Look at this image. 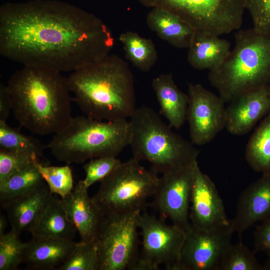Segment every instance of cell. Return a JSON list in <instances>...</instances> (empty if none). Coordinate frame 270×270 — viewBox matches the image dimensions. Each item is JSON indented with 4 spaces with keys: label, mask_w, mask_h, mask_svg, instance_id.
I'll list each match as a JSON object with an SVG mask.
<instances>
[{
    "label": "cell",
    "mask_w": 270,
    "mask_h": 270,
    "mask_svg": "<svg viewBox=\"0 0 270 270\" xmlns=\"http://www.w3.org/2000/svg\"><path fill=\"white\" fill-rule=\"evenodd\" d=\"M77 243L62 238H32L26 242L23 262L30 270H55L66 260Z\"/></svg>",
    "instance_id": "obj_19"
},
{
    "label": "cell",
    "mask_w": 270,
    "mask_h": 270,
    "mask_svg": "<svg viewBox=\"0 0 270 270\" xmlns=\"http://www.w3.org/2000/svg\"><path fill=\"white\" fill-rule=\"evenodd\" d=\"M190 204V223L196 228L212 230L231 224L214 184L201 170L198 161L193 167Z\"/></svg>",
    "instance_id": "obj_14"
},
{
    "label": "cell",
    "mask_w": 270,
    "mask_h": 270,
    "mask_svg": "<svg viewBox=\"0 0 270 270\" xmlns=\"http://www.w3.org/2000/svg\"><path fill=\"white\" fill-rule=\"evenodd\" d=\"M254 252L270 255V216L258 226L254 233Z\"/></svg>",
    "instance_id": "obj_35"
},
{
    "label": "cell",
    "mask_w": 270,
    "mask_h": 270,
    "mask_svg": "<svg viewBox=\"0 0 270 270\" xmlns=\"http://www.w3.org/2000/svg\"><path fill=\"white\" fill-rule=\"evenodd\" d=\"M230 48V42L218 36L196 31L188 48L187 61L194 69L210 71L222 62Z\"/></svg>",
    "instance_id": "obj_23"
},
{
    "label": "cell",
    "mask_w": 270,
    "mask_h": 270,
    "mask_svg": "<svg viewBox=\"0 0 270 270\" xmlns=\"http://www.w3.org/2000/svg\"><path fill=\"white\" fill-rule=\"evenodd\" d=\"M208 80L225 103L258 87L270 84V31L238 30L233 49Z\"/></svg>",
    "instance_id": "obj_4"
},
{
    "label": "cell",
    "mask_w": 270,
    "mask_h": 270,
    "mask_svg": "<svg viewBox=\"0 0 270 270\" xmlns=\"http://www.w3.org/2000/svg\"><path fill=\"white\" fill-rule=\"evenodd\" d=\"M179 258L171 270H216L234 232L231 225L186 230Z\"/></svg>",
    "instance_id": "obj_11"
},
{
    "label": "cell",
    "mask_w": 270,
    "mask_h": 270,
    "mask_svg": "<svg viewBox=\"0 0 270 270\" xmlns=\"http://www.w3.org/2000/svg\"><path fill=\"white\" fill-rule=\"evenodd\" d=\"M12 109V100L8 85L0 84V122H6Z\"/></svg>",
    "instance_id": "obj_36"
},
{
    "label": "cell",
    "mask_w": 270,
    "mask_h": 270,
    "mask_svg": "<svg viewBox=\"0 0 270 270\" xmlns=\"http://www.w3.org/2000/svg\"><path fill=\"white\" fill-rule=\"evenodd\" d=\"M158 174L132 158L121 162L100 182L92 200L103 216L146 211L156 190Z\"/></svg>",
    "instance_id": "obj_7"
},
{
    "label": "cell",
    "mask_w": 270,
    "mask_h": 270,
    "mask_svg": "<svg viewBox=\"0 0 270 270\" xmlns=\"http://www.w3.org/2000/svg\"><path fill=\"white\" fill-rule=\"evenodd\" d=\"M7 85L14 117L34 134H55L72 117L68 79L60 72L23 66L12 75Z\"/></svg>",
    "instance_id": "obj_2"
},
{
    "label": "cell",
    "mask_w": 270,
    "mask_h": 270,
    "mask_svg": "<svg viewBox=\"0 0 270 270\" xmlns=\"http://www.w3.org/2000/svg\"><path fill=\"white\" fill-rule=\"evenodd\" d=\"M194 164L160 176L150 204L160 218L169 219L172 224L185 230L190 226V210Z\"/></svg>",
    "instance_id": "obj_13"
},
{
    "label": "cell",
    "mask_w": 270,
    "mask_h": 270,
    "mask_svg": "<svg viewBox=\"0 0 270 270\" xmlns=\"http://www.w3.org/2000/svg\"><path fill=\"white\" fill-rule=\"evenodd\" d=\"M128 120H97L87 116L72 117L46 146L59 161L83 163L102 156L116 157L129 144Z\"/></svg>",
    "instance_id": "obj_6"
},
{
    "label": "cell",
    "mask_w": 270,
    "mask_h": 270,
    "mask_svg": "<svg viewBox=\"0 0 270 270\" xmlns=\"http://www.w3.org/2000/svg\"><path fill=\"white\" fill-rule=\"evenodd\" d=\"M98 268L95 242H80L66 260L54 270H98Z\"/></svg>",
    "instance_id": "obj_30"
},
{
    "label": "cell",
    "mask_w": 270,
    "mask_h": 270,
    "mask_svg": "<svg viewBox=\"0 0 270 270\" xmlns=\"http://www.w3.org/2000/svg\"><path fill=\"white\" fill-rule=\"evenodd\" d=\"M270 113V84L248 91L229 102L226 128L233 135H244Z\"/></svg>",
    "instance_id": "obj_15"
},
{
    "label": "cell",
    "mask_w": 270,
    "mask_h": 270,
    "mask_svg": "<svg viewBox=\"0 0 270 270\" xmlns=\"http://www.w3.org/2000/svg\"><path fill=\"white\" fill-rule=\"evenodd\" d=\"M130 118L128 146L132 158L148 162L158 174L180 170L197 162L200 150L174 132L152 108H136Z\"/></svg>",
    "instance_id": "obj_5"
},
{
    "label": "cell",
    "mask_w": 270,
    "mask_h": 270,
    "mask_svg": "<svg viewBox=\"0 0 270 270\" xmlns=\"http://www.w3.org/2000/svg\"><path fill=\"white\" fill-rule=\"evenodd\" d=\"M270 216V173L262 174L240 194L236 215L230 220L239 237L256 222Z\"/></svg>",
    "instance_id": "obj_16"
},
{
    "label": "cell",
    "mask_w": 270,
    "mask_h": 270,
    "mask_svg": "<svg viewBox=\"0 0 270 270\" xmlns=\"http://www.w3.org/2000/svg\"><path fill=\"white\" fill-rule=\"evenodd\" d=\"M245 158L254 171L270 173V113L264 118L250 136Z\"/></svg>",
    "instance_id": "obj_24"
},
{
    "label": "cell",
    "mask_w": 270,
    "mask_h": 270,
    "mask_svg": "<svg viewBox=\"0 0 270 270\" xmlns=\"http://www.w3.org/2000/svg\"><path fill=\"white\" fill-rule=\"evenodd\" d=\"M50 192L64 198L74 189L72 170L68 164L46 166L36 161L34 162Z\"/></svg>",
    "instance_id": "obj_29"
},
{
    "label": "cell",
    "mask_w": 270,
    "mask_h": 270,
    "mask_svg": "<svg viewBox=\"0 0 270 270\" xmlns=\"http://www.w3.org/2000/svg\"><path fill=\"white\" fill-rule=\"evenodd\" d=\"M152 85L160 114L167 120L171 128L180 129L186 120L188 94L178 88L172 74H163L155 77Z\"/></svg>",
    "instance_id": "obj_18"
},
{
    "label": "cell",
    "mask_w": 270,
    "mask_h": 270,
    "mask_svg": "<svg viewBox=\"0 0 270 270\" xmlns=\"http://www.w3.org/2000/svg\"><path fill=\"white\" fill-rule=\"evenodd\" d=\"M7 222L6 218L3 214L0 216V238L2 237L6 234L4 231L6 227Z\"/></svg>",
    "instance_id": "obj_37"
},
{
    "label": "cell",
    "mask_w": 270,
    "mask_h": 270,
    "mask_svg": "<svg viewBox=\"0 0 270 270\" xmlns=\"http://www.w3.org/2000/svg\"><path fill=\"white\" fill-rule=\"evenodd\" d=\"M52 196L44 183L6 204L3 208L6 210L12 229L19 234L29 231Z\"/></svg>",
    "instance_id": "obj_20"
},
{
    "label": "cell",
    "mask_w": 270,
    "mask_h": 270,
    "mask_svg": "<svg viewBox=\"0 0 270 270\" xmlns=\"http://www.w3.org/2000/svg\"><path fill=\"white\" fill-rule=\"evenodd\" d=\"M188 95L186 120L190 142L195 146L206 144L226 128V103L199 84H188Z\"/></svg>",
    "instance_id": "obj_12"
},
{
    "label": "cell",
    "mask_w": 270,
    "mask_h": 270,
    "mask_svg": "<svg viewBox=\"0 0 270 270\" xmlns=\"http://www.w3.org/2000/svg\"><path fill=\"white\" fill-rule=\"evenodd\" d=\"M74 100L87 116L102 120H127L135 110L133 74L116 54L72 72L67 77Z\"/></svg>",
    "instance_id": "obj_3"
},
{
    "label": "cell",
    "mask_w": 270,
    "mask_h": 270,
    "mask_svg": "<svg viewBox=\"0 0 270 270\" xmlns=\"http://www.w3.org/2000/svg\"><path fill=\"white\" fill-rule=\"evenodd\" d=\"M84 180H80L72 190L62 198L61 202L70 221L75 226L82 242H95L102 218L88 196Z\"/></svg>",
    "instance_id": "obj_17"
},
{
    "label": "cell",
    "mask_w": 270,
    "mask_h": 270,
    "mask_svg": "<svg viewBox=\"0 0 270 270\" xmlns=\"http://www.w3.org/2000/svg\"><path fill=\"white\" fill-rule=\"evenodd\" d=\"M46 146L36 138L0 122V149L43 157Z\"/></svg>",
    "instance_id": "obj_27"
},
{
    "label": "cell",
    "mask_w": 270,
    "mask_h": 270,
    "mask_svg": "<svg viewBox=\"0 0 270 270\" xmlns=\"http://www.w3.org/2000/svg\"><path fill=\"white\" fill-rule=\"evenodd\" d=\"M121 162L115 156H102L90 160L83 166L86 174L83 180L86 187L88 188L96 182H100L111 174Z\"/></svg>",
    "instance_id": "obj_32"
},
{
    "label": "cell",
    "mask_w": 270,
    "mask_h": 270,
    "mask_svg": "<svg viewBox=\"0 0 270 270\" xmlns=\"http://www.w3.org/2000/svg\"><path fill=\"white\" fill-rule=\"evenodd\" d=\"M13 230L0 238V270H14L23 262L26 242Z\"/></svg>",
    "instance_id": "obj_31"
},
{
    "label": "cell",
    "mask_w": 270,
    "mask_h": 270,
    "mask_svg": "<svg viewBox=\"0 0 270 270\" xmlns=\"http://www.w3.org/2000/svg\"><path fill=\"white\" fill-rule=\"evenodd\" d=\"M146 23L160 38L178 48H188L196 30L178 15L154 8L148 12Z\"/></svg>",
    "instance_id": "obj_21"
},
{
    "label": "cell",
    "mask_w": 270,
    "mask_h": 270,
    "mask_svg": "<svg viewBox=\"0 0 270 270\" xmlns=\"http://www.w3.org/2000/svg\"><path fill=\"white\" fill-rule=\"evenodd\" d=\"M114 38L100 18L58 0L0 7V54L23 66L73 72L109 54Z\"/></svg>",
    "instance_id": "obj_1"
},
{
    "label": "cell",
    "mask_w": 270,
    "mask_h": 270,
    "mask_svg": "<svg viewBox=\"0 0 270 270\" xmlns=\"http://www.w3.org/2000/svg\"><path fill=\"white\" fill-rule=\"evenodd\" d=\"M141 248L133 270H156L163 265L171 270L178 260L186 231L146 211L138 217Z\"/></svg>",
    "instance_id": "obj_10"
},
{
    "label": "cell",
    "mask_w": 270,
    "mask_h": 270,
    "mask_svg": "<svg viewBox=\"0 0 270 270\" xmlns=\"http://www.w3.org/2000/svg\"><path fill=\"white\" fill-rule=\"evenodd\" d=\"M34 162L26 166L0 184V202L2 208L44 184Z\"/></svg>",
    "instance_id": "obj_25"
},
{
    "label": "cell",
    "mask_w": 270,
    "mask_h": 270,
    "mask_svg": "<svg viewBox=\"0 0 270 270\" xmlns=\"http://www.w3.org/2000/svg\"><path fill=\"white\" fill-rule=\"evenodd\" d=\"M118 40L123 46L126 58L134 66L142 72H148L154 65L158 54L151 40L132 31L122 33Z\"/></svg>",
    "instance_id": "obj_26"
},
{
    "label": "cell",
    "mask_w": 270,
    "mask_h": 270,
    "mask_svg": "<svg viewBox=\"0 0 270 270\" xmlns=\"http://www.w3.org/2000/svg\"><path fill=\"white\" fill-rule=\"evenodd\" d=\"M245 8L250 16L253 28L270 31V0H246Z\"/></svg>",
    "instance_id": "obj_34"
},
{
    "label": "cell",
    "mask_w": 270,
    "mask_h": 270,
    "mask_svg": "<svg viewBox=\"0 0 270 270\" xmlns=\"http://www.w3.org/2000/svg\"><path fill=\"white\" fill-rule=\"evenodd\" d=\"M179 16L196 31L220 36L240 30L246 0H137Z\"/></svg>",
    "instance_id": "obj_8"
},
{
    "label": "cell",
    "mask_w": 270,
    "mask_h": 270,
    "mask_svg": "<svg viewBox=\"0 0 270 270\" xmlns=\"http://www.w3.org/2000/svg\"><path fill=\"white\" fill-rule=\"evenodd\" d=\"M262 266L263 270H270V258Z\"/></svg>",
    "instance_id": "obj_38"
},
{
    "label": "cell",
    "mask_w": 270,
    "mask_h": 270,
    "mask_svg": "<svg viewBox=\"0 0 270 270\" xmlns=\"http://www.w3.org/2000/svg\"><path fill=\"white\" fill-rule=\"evenodd\" d=\"M39 159L34 156L0 149V184L15 172Z\"/></svg>",
    "instance_id": "obj_33"
},
{
    "label": "cell",
    "mask_w": 270,
    "mask_h": 270,
    "mask_svg": "<svg viewBox=\"0 0 270 270\" xmlns=\"http://www.w3.org/2000/svg\"><path fill=\"white\" fill-rule=\"evenodd\" d=\"M254 252L251 251L242 242L226 248L216 270H263Z\"/></svg>",
    "instance_id": "obj_28"
},
{
    "label": "cell",
    "mask_w": 270,
    "mask_h": 270,
    "mask_svg": "<svg viewBox=\"0 0 270 270\" xmlns=\"http://www.w3.org/2000/svg\"><path fill=\"white\" fill-rule=\"evenodd\" d=\"M140 212L102 215L95 240L98 270H133L140 252L138 217Z\"/></svg>",
    "instance_id": "obj_9"
},
{
    "label": "cell",
    "mask_w": 270,
    "mask_h": 270,
    "mask_svg": "<svg viewBox=\"0 0 270 270\" xmlns=\"http://www.w3.org/2000/svg\"><path fill=\"white\" fill-rule=\"evenodd\" d=\"M77 230L68 219L61 200L53 196L29 230L34 240H73Z\"/></svg>",
    "instance_id": "obj_22"
}]
</instances>
